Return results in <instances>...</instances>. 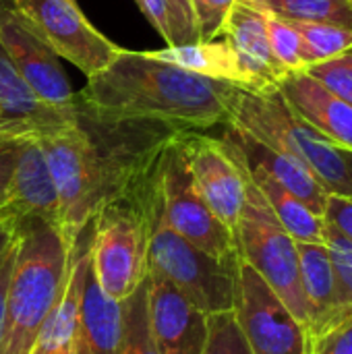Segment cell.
<instances>
[{"mask_svg":"<svg viewBox=\"0 0 352 354\" xmlns=\"http://www.w3.org/2000/svg\"><path fill=\"white\" fill-rule=\"evenodd\" d=\"M288 23L299 33L305 68L352 50L351 29L328 25V23H303V21H288Z\"/></svg>","mask_w":352,"mask_h":354,"instance_id":"cell-25","label":"cell"},{"mask_svg":"<svg viewBox=\"0 0 352 354\" xmlns=\"http://www.w3.org/2000/svg\"><path fill=\"white\" fill-rule=\"evenodd\" d=\"M0 127H10V129H19V131H25V133H31V131H27V129H21V127H12V124H6V122H2L0 120ZM31 135H35V133H31ZM37 137V135H35Z\"/></svg>","mask_w":352,"mask_h":354,"instance_id":"cell-41","label":"cell"},{"mask_svg":"<svg viewBox=\"0 0 352 354\" xmlns=\"http://www.w3.org/2000/svg\"><path fill=\"white\" fill-rule=\"evenodd\" d=\"M324 220L352 243V199L328 193Z\"/></svg>","mask_w":352,"mask_h":354,"instance_id":"cell-35","label":"cell"},{"mask_svg":"<svg viewBox=\"0 0 352 354\" xmlns=\"http://www.w3.org/2000/svg\"><path fill=\"white\" fill-rule=\"evenodd\" d=\"M232 313L253 354H307L305 326L241 257L237 259Z\"/></svg>","mask_w":352,"mask_h":354,"instance_id":"cell-10","label":"cell"},{"mask_svg":"<svg viewBox=\"0 0 352 354\" xmlns=\"http://www.w3.org/2000/svg\"><path fill=\"white\" fill-rule=\"evenodd\" d=\"M160 160L162 153L139 183L104 203L87 230L93 278L116 303L129 299L147 276L149 236L162 203Z\"/></svg>","mask_w":352,"mask_h":354,"instance_id":"cell-4","label":"cell"},{"mask_svg":"<svg viewBox=\"0 0 352 354\" xmlns=\"http://www.w3.org/2000/svg\"><path fill=\"white\" fill-rule=\"evenodd\" d=\"M19 239V232H17V218L12 214L0 218V261L6 257V253L15 247Z\"/></svg>","mask_w":352,"mask_h":354,"instance_id":"cell-37","label":"cell"},{"mask_svg":"<svg viewBox=\"0 0 352 354\" xmlns=\"http://www.w3.org/2000/svg\"><path fill=\"white\" fill-rule=\"evenodd\" d=\"M288 106L338 149L352 151V106L305 71L286 73L278 83Z\"/></svg>","mask_w":352,"mask_h":354,"instance_id":"cell-16","label":"cell"},{"mask_svg":"<svg viewBox=\"0 0 352 354\" xmlns=\"http://www.w3.org/2000/svg\"><path fill=\"white\" fill-rule=\"evenodd\" d=\"M15 257H17V243L6 253V257L0 261V338H2V319H4V299H6V288H8L10 272H12V266H15Z\"/></svg>","mask_w":352,"mask_h":354,"instance_id":"cell-36","label":"cell"},{"mask_svg":"<svg viewBox=\"0 0 352 354\" xmlns=\"http://www.w3.org/2000/svg\"><path fill=\"white\" fill-rule=\"evenodd\" d=\"M178 133L154 122H104L83 114L39 137L56 195L58 230L73 251L104 203L129 191Z\"/></svg>","mask_w":352,"mask_h":354,"instance_id":"cell-1","label":"cell"},{"mask_svg":"<svg viewBox=\"0 0 352 354\" xmlns=\"http://www.w3.org/2000/svg\"><path fill=\"white\" fill-rule=\"evenodd\" d=\"M17 257L10 272L0 354H31L66 282L71 255L60 230L41 220H17Z\"/></svg>","mask_w":352,"mask_h":354,"instance_id":"cell-3","label":"cell"},{"mask_svg":"<svg viewBox=\"0 0 352 354\" xmlns=\"http://www.w3.org/2000/svg\"><path fill=\"white\" fill-rule=\"evenodd\" d=\"M307 354H352V315L309 340Z\"/></svg>","mask_w":352,"mask_h":354,"instance_id":"cell-32","label":"cell"},{"mask_svg":"<svg viewBox=\"0 0 352 354\" xmlns=\"http://www.w3.org/2000/svg\"><path fill=\"white\" fill-rule=\"evenodd\" d=\"M243 160V156H241ZM245 185L247 197L241 209L239 222L232 230L237 255L247 261L266 284L282 299L293 315L307 326V303L301 288L299 274V251L297 241L278 222L272 207L263 199L261 191L253 183L245 160Z\"/></svg>","mask_w":352,"mask_h":354,"instance_id":"cell-6","label":"cell"},{"mask_svg":"<svg viewBox=\"0 0 352 354\" xmlns=\"http://www.w3.org/2000/svg\"><path fill=\"white\" fill-rule=\"evenodd\" d=\"M255 8H263L284 21L328 23L352 31L351 0H241Z\"/></svg>","mask_w":352,"mask_h":354,"instance_id":"cell-23","label":"cell"},{"mask_svg":"<svg viewBox=\"0 0 352 354\" xmlns=\"http://www.w3.org/2000/svg\"><path fill=\"white\" fill-rule=\"evenodd\" d=\"M218 35H222L234 50L241 68L251 83V91L278 87L286 71L278 64L270 48L268 10L237 0L224 17Z\"/></svg>","mask_w":352,"mask_h":354,"instance_id":"cell-14","label":"cell"},{"mask_svg":"<svg viewBox=\"0 0 352 354\" xmlns=\"http://www.w3.org/2000/svg\"><path fill=\"white\" fill-rule=\"evenodd\" d=\"M46 353H48V351H46V346H41L39 342H37V344H35V348L31 351V354H46Z\"/></svg>","mask_w":352,"mask_h":354,"instance_id":"cell-40","label":"cell"},{"mask_svg":"<svg viewBox=\"0 0 352 354\" xmlns=\"http://www.w3.org/2000/svg\"><path fill=\"white\" fill-rule=\"evenodd\" d=\"M180 145L195 183V189L216 214L234 230L247 197L245 168L239 149L222 135L210 137L199 131L180 133Z\"/></svg>","mask_w":352,"mask_h":354,"instance_id":"cell-11","label":"cell"},{"mask_svg":"<svg viewBox=\"0 0 352 354\" xmlns=\"http://www.w3.org/2000/svg\"><path fill=\"white\" fill-rule=\"evenodd\" d=\"M0 46L29 83V87L50 106L71 108L77 93L60 66V58L39 39L31 25L10 6L0 0Z\"/></svg>","mask_w":352,"mask_h":354,"instance_id":"cell-12","label":"cell"},{"mask_svg":"<svg viewBox=\"0 0 352 354\" xmlns=\"http://www.w3.org/2000/svg\"><path fill=\"white\" fill-rule=\"evenodd\" d=\"M301 288L307 303V338L322 336L334 317V270L324 243H297Z\"/></svg>","mask_w":352,"mask_h":354,"instance_id":"cell-21","label":"cell"},{"mask_svg":"<svg viewBox=\"0 0 352 354\" xmlns=\"http://www.w3.org/2000/svg\"><path fill=\"white\" fill-rule=\"evenodd\" d=\"M2 207L17 220H41L58 228V195L39 137L21 145Z\"/></svg>","mask_w":352,"mask_h":354,"instance_id":"cell-15","label":"cell"},{"mask_svg":"<svg viewBox=\"0 0 352 354\" xmlns=\"http://www.w3.org/2000/svg\"><path fill=\"white\" fill-rule=\"evenodd\" d=\"M149 56L156 60L174 64L183 71L224 81L234 87L251 91V83L241 68V62L230 48L226 39H199L191 44H178V46H166L160 50H147Z\"/></svg>","mask_w":352,"mask_h":354,"instance_id":"cell-20","label":"cell"},{"mask_svg":"<svg viewBox=\"0 0 352 354\" xmlns=\"http://www.w3.org/2000/svg\"><path fill=\"white\" fill-rule=\"evenodd\" d=\"M268 37L274 58L286 73L305 71L301 56V39L288 21L268 12Z\"/></svg>","mask_w":352,"mask_h":354,"instance_id":"cell-28","label":"cell"},{"mask_svg":"<svg viewBox=\"0 0 352 354\" xmlns=\"http://www.w3.org/2000/svg\"><path fill=\"white\" fill-rule=\"evenodd\" d=\"M224 137L241 151V156L249 168L266 172L280 187H284L288 193H293L297 199H301L315 216L324 218L328 191L311 174L309 168H305L301 162L255 141L253 137L245 135L243 131H239L230 124H226Z\"/></svg>","mask_w":352,"mask_h":354,"instance_id":"cell-17","label":"cell"},{"mask_svg":"<svg viewBox=\"0 0 352 354\" xmlns=\"http://www.w3.org/2000/svg\"><path fill=\"white\" fill-rule=\"evenodd\" d=\"M122 334L118 354H158L147 326V288L143 284L120 303Z\"/></svg>","mask_w":352,"mask_h":354,"instance_id":"cell-26","label":"cell"},{"mask_svg":"<svg viewBox=\"0 0 352 354\" xmlns=\"http://www.w3.org/2000/svg\"><path fill=\"white\" fill-rule=\"evenodd\" d=\"M342 158H344V164H346V170H349V178H351V189H352V151H349V149H342Z\"/></svg>","mask_w":352,"mask_h":354,"instance_id":"cell-38","label":"cell"},{"mask_svg":"<svg viewBox=\"0 0 352 354\" xmlns=\"http://www.w3.org/2000/svg\"><path fill=\"white\" fill-rule=\"evenodd\" d=\"M147 326L158 354H201L207 315L162 274L147 268Z\"/></svg>","mask_w":352,"mask_h":354,"instance_id":"cell-13","label":"cell"},{"mask_svg":"<svg viewBox=\"0 0 352 354\" xmlns=\"http://www.w3.org/2000/svg\"><path fill=\"white\" fill-rule=\"evenodd\" d=\"M10 212L8 209H4V207H0V218H4V216H8Z\"/></svg>","mask_w":352,"mask_h":354,"instance_id":"cell-42","label":"cell"},{"mask_svg":"<svg viewBox=\"0 0 352 354\" xmlns=\"http://www.w3.org/2000/svg\"><path fill=\"white\" fill-rule=\"evenodd\" d=\"M201 354H253L232 311L207 315V338Z\"/></svg>","mask_w":352,"mask_h":354,"instance_id":"cell-27","label":"cell"},{"mask_svg":"<svg viewBox=\"0 0 352 354\" xmlns=\"http://www.w3.org/2000/svg\"><path fill=\"white\" fill-rule=\"evenodd\" d=\"M46 354H73V344H68V346H58V348H50Z\"/></svg>","mask_w":352,"mask_h":354,"instance_id":"cell-39","label":"cell"},{"mask_svg":"<svg viewBox=\"0 0 352 354\" xmlns=\"http://www.w3.org/2000/svg\"><path fill=\"white\" fill-rule=\"evenodd\" d=\"M247 170H249L253 183L257 185V189L261 191L263 199L272 207L278 222L286 228V232L297 243H324V239H322L324 218L315 216L301 199H297L293 193H288L284 187H280L266 172L249 168V166H247Z\"/></svg>","mask_w":352,"mask_h":354,"instance_id":"cell-22","label":"cell"},{"mask_svg":"<svg viewBox=\"0 0 352 354\" xmlns=\"http://www.w3.org/2000/svg\"><path fill=\"white\" fill-rule=\"evenodd\" d=\"M166 2H168V10H170L172 25H174L176 46L199 41L201 37H199L197 21H195L193 2L191 0H166Z\"/></svg>","mask_w":352,"mask_h":354,"instance_id":"cell-33","label":"cell"},{"mask_svg":"<svg viewBox=\"0 0 352 354\" xmlns=\"http://www.w3.org/2000/svg\"><path fill=\"white\" fill-rule=\"evenodd\" d=\"M226 124L301 162L328 193L352 197L342 149H338L309 122H305L288 106L278 87L263 91L239 89Z\"/></svg>","mask_w":352,"mask_h":354,"instance_id":"cell-5","label":"cell"},{"mask_svg":"<svg viewBox=\"0 0 352 354\" xmlns=\"http://www.w3.org/2000/svg\"><path fill=\"white\" fill-rule=\"evenodd\" d=\"M160 201L162 220L172 232L220 261H237L232 230L216 218L195 189L180 145V133H174L162 151Z\"/></svg>","mask_w":352,"mask_h":354,"instance_id":"cell-8","label":"cell"},{"mask_svg":"<svg viewBox=\"0 0 352 354\" xmlns=\"http://www.w3.org/2000/svg\"><path fill=\"white\" fill-rule=\"evenodd\" d=\"M77 118V104L56 108L44 102L15 68L0 46V120L27 129L37 137L60 129Z\"/></svg>","mask_w":352,"mask_h":354,"instance_id":"cell-18","label":"cell"},{"mask_svg":"<svg viewBox=\"0 0 352 354\" xmlns=\"http://www.w3.org/2000/svg\"><path fill=\"white\" fill-rule=\"evenodd\" d=\"M305 73L311 75L336 97L352 106V50L340 56H334L330 60L311 64L305 68Z\"/></svg>","mask_w":352,"mask_h":354,"instance_id":"cell-29","label":"cell"},{"mask_svg":"<svg viewBox=\"0 0 352 354\" xmlns=\"http://www.w3.org/2000/svg\"><path fill=\"white\" fill-rule=\"evenodd\" d=\"M322 239L328 247L334 270V317L330 324V328H334L336 324L352 315V243L326 220Z\"/></svg>","mask_w":352,"mask_h":354,"instance_id":"cell-24","label":"cell"},{"mask_svg":"<svg viewBox=\"0 0 352 354\" xmlns=\"http://www.w3.org/2000/svg\"><path fill=\"white\" fill-rule=\"evenodd\" d=\"M35 135L10 129V127H0V207L4 205L6 199V187L17 162V156L21 151V145L27 139H33Z\"/></svg>","mask_w":352,"mask_h":354,"instance_id":"cell-30","label":"cell"},{"mask_svg":"<svg viewBox=\"0 0 352 354\" xmlns=\"http://www.w3.org/2000/svg\"><path fill=\"white\" fill-rule=\"evenodd\" d=\"M145 15V19L151 23V27L160 33V37L166 41V46H176V35H174V25L172 17L168 10L166 0H135Z\"/></svg>","mask_w":352,"mask_h":354,"instance_id":"cell-34","label":"cell"},{"mask_svg":"<svg viewBox=\"0 0 352 354\" xmlns=\"http://www.w3.org/2000/svg\"><path fill=\"white\" fill-rule=\"evenodd\" d=\"M351 2H352V0H351Z\"/></svg>","mask_w":352,"mask_h":354,"instance_id":"cell-43","label":"cell"},{"mask_svg":"<svg viewBox=\"0 0 352 354\" xmlns=\"http://www.w3.org/2000/svg\"><path fill=\"white\" fill-rule=\"evenodd\" d=\"M147 268L162 274L205 315L234 309L237 261H220L172 232L162 220V203L151 226Z\"/></svg>","mask_w":352,"mask_h":354,"instance_id":"cell-7","label":"cell"},{"mask_svg":"<svg viewBox=\"0 0 352 354\" xmlns=\"http://www.w3.org/2000/svg\"><path fill=\"white\" fill-rule=\"evenodd\" d=\"M241 87L214 81L145 52L122 48L77 93V108L104 122H154L178 133L226 124Z\"/></svg>","mask_w":352,"mask_h":354,"instance_id":"cell-2","label":"cell"},{"mask_svg":"<svg viewBox=\"0 0 352 354\" xmlns=\"http://www.w3.org/2000/svg\"><path fill=\"white\" fill-rule=\"evenodd\" d=\"M201 39H216L224 17L237 0H191Z\"/></svg>","mask_w":352,"mask_h":354,"instance_id":"cell-31","label":"cell"},{"mask_svg":"<svg viewBox=\"0 0 352 354\" xmlns=\"http://www.w3.org/2000/svg\"><path fill=\"white\" fill-rule=\"evenodd\" d=\"M122 334L120 303L108 299L98 286L91 266L87 268L79 322L73 338V354H118Z\"/></svg>","mask_w":352,"mask_h":354,"instance_id":"cell-19","label":"cell"},{"mask_svg":"<svg viewBox=\"0 0 352 354\" xmlns=\"http://www.w3.org/2000/svg\"><path fill=\"white\" fill-rule=\"evenodd\" d=\"M39 39L87 79L102 73L122 50L98 31L75 0H8Z\"/></svg>","mask_w":352,"mask_h":354,"instance_id":"cell-9","label":"cell"}]
</instances>
